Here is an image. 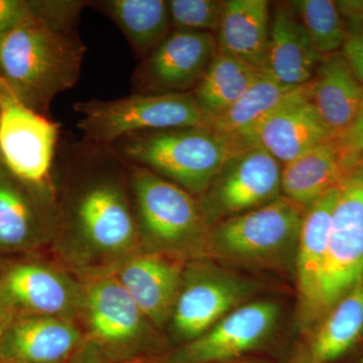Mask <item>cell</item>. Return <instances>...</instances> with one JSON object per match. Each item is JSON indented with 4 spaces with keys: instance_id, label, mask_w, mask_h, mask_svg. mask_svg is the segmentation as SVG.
Segmentation results:
<instances>
[{
    "instance_id": "obj_1",
    "label": "cell",
    "mask_w": 363,
    "mask_h": 363,
    "mask_svg": "<svg viewBox=\"0 0 363 363\" xmlns=\"http://www.w3.org/2000/svg\"><path fill=\"white\" fill-rule=\"evenodd\" d=\"M86 1L33 0V13L0 40V79L47 116L52 99L77 83L85 45L77 21Z\"/></svg>"
},
{
    "instance_id": "obj_2",
    "label": "cell",
    "mask_w": 363,
    "mask_h": 363,
    "mask_svg": "<svg viewBox=\"0 0 363 363\" xmlns=\"http://www.w3.org/2000/svg\"><path fill=\"white\" fill-rule=\"evenodd\" d=\"M304 210L284 196L210 229L206 257L238 271L295 279Z\"/></svg>"
},
{
    "instance_id": "obj_3",
    "label": "cell",
    "mask_w": 363,
    "mask_h": 363,
    "mask_svg": "<svg viewBox=\"0 0 363 363\" xmlns=\"http://www.w3.org/2000/svg\"><path fill=\"white\" fill-rule=\"evenodd\" d=\"M126 166L143 250L184 262L206 257L211 225L198 198L150 169Z\"/></svg>"
},
{
    "instance_id": "obj_4",
    "label": "cell",
    "mask_w": 363,
    "mask_h": 363,
    "mask_svg": "<svg viewBox=\"0 0 363 363\" xmlns=\"http://www.w3.org/2000/svg\"><path fill=\"white\" fill-rule=\"evenodd\" d=\"M81 286L85 337L99 346L109 363H157L173 350L169 339L104 267L88 272Z\"/></svg>"
},
{
    "instance_id": "obj_5",
    "label": "cell",
    "mask_w": 363,
    "mask_h": 363,
    "mask_svg": "<svg viewBox=\"0 0 363 363\" xmlns=\"http://www.w3.org/2000/svg\"><path fill=\"white\" fill-rule=\"evenodd\" d=\"M107 147L128 164L150 169L197 198L238 149L210 126L143 131Z\"/></svg>"
},
{
    "instance_id": "obj_6",
    "label": "cell",
    "mask_w": 363,
    "mask_h": 363,
    "mask_svg": "<svg viewBox=\"0 0 363 363\" xmlns=\"http://www.w3.org/2000/svg\"><path fill=\"white\" fill-rule=\"evenodd\" d=\"M266 281L209 257L189 260L167 328L174 347L194 340L222 318L267 292Z\"/></svg>"
},
{
    "instance_id": "obj_7",
    "label": "cell",
    "mask_w": 363,
    "mask_h": 363,
    "mask_svg": "<svg viewBox=\"0 0 363 363\" xmlns=\"http://www.w3.org/2000/svg\"><path fill=\"white\" fill-rule=\"evenodd\" d=\"M81 114L83 142L111 145L123 136L143 131L210 126L192 93L140 94L113 100H91L74 105Z\"/></svg>"
},
{
    "instance_id": "obj_8",
    "label": "cell",
    "mask_w": 363,
    "mask_h": 363,
    "mask_svg": "<svg viewBox=\"0 0 363 363\" xmlns=\"http://www.w3.org/2000/svg\"><path fill=\"white\" fill-rule=\"evenodd\" d=\"M284 314L278 298H255L229 313L199 337L176 346L157 363H223L253 355L277 358L272 350Z\"/></svg>"
},
{
    "instance_id": "obj_9",
    "label": "cell",
    "mask_w": 363,
    "mask_h": 363,
    "mask_svg": "<svg viewBox=\"0 0 363 363\" xmlns=\"http://www.w3.org/2000/svg\"><path fill=\"white\" fill-rule=\"evenodd\" d=\"M337 189L320 290L318 324L363 279V169H351Z\"/></svg>"
},
{
    "instance_id": "obj_10",
    "label": "cell",
    "mask_w": 363,
    "mask_h": 363,
    "mask_svg": "<svg viewBox=\"0 0 363 363\" xmlns=\"http://www.w3.org/2000/svg\"><path fill=\"white\" fill-rule=\"evenodd\" d=\"M71 221L88 247L112 260L145 250L133 205L116 176L94 177L79 191L71 205Z\"/></svg>"
},
{
    "instance_id": "obj_11",
    "label": "cell",
    "mask_w": 363,
    "mask_h": 363,
    "mask_svg": "<svg viewBox=\"0 0 363 363\" xmlns=\"http://www.w3.org/2000/svg\"><path fill=\"white\" fill-rule=\"evenodd\" d=\"M283 164L262 147H238L200 197L210 225L247 213L281 196Z\"/></svg>"
},
{
    "instance_id": "obj_12",
    "label": "cell",
    "mask_w": 363,
    "mask_h": 363,
    "mask_svg": "<svg viewBox=\"0 0 363 363\" xmlns=\"http://www.w3.org/2000/svg\"><path fill=\"white\" fill-rule=\"evenodd\" d=\"M59 124L26 107L0 79V150L2 162L18 179L52 185Z\"/></svg>"
},
{
    "instance_id": "obj_13",
    "label": "cell",
    "mask_w": 363,
    "mask_h": 363,
    "mask_svg": "<svg viewBox=\"0 0 363 363\" xmlns=\"http://www.w3.org/2000/svg\"><path fill=\"white\" fill-rule=\"evenodd\" d=\"M217 52L214 33L172 30L142 59L131 78L135 93H189L199 84Z\"/></svg>"
},
{
    "instance_id": "obj_14",
    "label": "cell",
    "mask_w": 363,
    "mask_h": 363,
    "mask_svg": "<svg viewBox=\"0 0 363 363\" xmlns=\"http://www.w3.org/2000/svg\"><path fill=\"white\" fill-rule=\"evenodd\" d=\"M0 296L16 315H40L75 322L82 311L81 281L38 262H23L0 274Z\"/></svg>"
},
{
    "instance_id": "obj_15",
    "label": "cell",
    "mask_w": 363,
    "mask_h": 363,
    "mask_svg": "<svg viewBox=\"0 0 363 363\" xmlns=\"http://www.w3.org/2000/svg\"><path fill=\"white\" fill-rule=\"evenodd\" d=\"M186 262L159 253H133L104 267L128 291L157 330L168 327L180 294Z\"/></svg>"
},
{
    "instance_id": "obj_16",
    "label": "cell",
    "mask_w": 363,
    "mask_h": 363,
    "mask_svg": "<svg viewBox=\"0 0 363 363\" xmlns=\"http://www.w3.org/2000/svg\"><path fill=\"white\" fill-rule=\"evenodd\" d=\"M52 185L26 183L0 164V252H23L39 245L52 224Z\"/></svg>"
},
{
    "instance_id": "obj_17",
    "label": "cell",
    "mask_w": 363,
    "mask_h": 363,
    "mask_svg": "<svg viewBox=\"0 0 363 363\" xmlns=\"http://www.w3.org/2000/svg\"><path fill=\"white\" fill-rule=\"evenodd\" d=\"M334 138L310 101V83L279 106L245 138L241 147H262L281 164Z\"/></svg>"
},
{
    "instance_id": "obj_18",
    "label": "cell",
    "mask_w": 363,
    "mask_h": 363,
    "mask_svg": "<svg viewBox=\"0 0 363 363\" xmlns=\"http://www.w3.org/2000/svg\"><path fill=\"white\" fill-rule=\"evenodd\" d=\"M337 187L313 204L303 218L294 279L297 291L298 321L305 337L318 324L320 290Z\"/></svg>"
},
{
    "instance_id": "obj_19",
    "label": "cell",
    "mask_w": 363,
    "mask_h": 363,
    "mask_svg": "<svg viewBox=\"0 0 363 363\" xmlns=\"http://www.w3.org/2000/svg\"><path fill=\"white\" fill-rule=\"evenodd\" d=\"M85 339L70 320L18 314L0 339V363H67Z\"/></svg>"
},
{
    "instance_id": "obj_20",
    "label": "cell",
    "mask_w": 363,
    "mask_h": 363,
    "mask_svg": "<svg viewBox=\"0 0 363 363\" xmlns=\"http://www.w3.org/2000/svg\"><path fill=\"white\" fill-rule=\"evenodd\" d=\"M323 57L290 4H277L262 71L285 87H302L311 82Z\"/></svg>"
},
{
    "instance_id": "obj_21",
    "label": "cell",
    "mask_w": 363,
    "mask_h": 363,
    "mask_svg": "<svg viewBox=\"0 0 363 363\" xmlns=\"http://www.w3.org/2000/svg\"><path fill=\"white\" fill-rule=\"evenodd\" d=\"M363 333V279L325 315L286 363H337Z\"/></svg>"
},
{
    "instance_id": "obj_22",
    "label": "cell",
    "mask_w": 363,
    "mask_h": 363,
    "mask_svg": "<svg viewBox=\"0 0 363 363\" xmlns=\"http://www.w3.org/2000/svg\"><path fill=\"white\" fill-rule=\"evenodd\" d=\"M310 101L334 138L357 118L363 106V86L343 55L323 57L310 82Z\"/></svg>"
},
{
    "instance_id": "obj_23",
    "label": "cell",
    "mask_w": 363,
    "mask_h": 363,
    "mask_svg": "<svg viewBox=\"0 0 363 363\" xmlns=\"http://www.w3.org/2000/svg\"><path fill=\"white\" fill-rule=\"evenodd\" d=\"M336 138H331L284 164L281 196L307 211L348 173Z\"/></svg>"
},
{
    "instance_id": "obj_24",
    "label": "cell",
    "mask_w": 363,
    "mask_h": 363,
    "mask_svg": "<svg viewBox=\"0 0 363 363\" xmlns=\"http://www.w3.org/2000/svg\"><path fill=\"white\" fill-rule=\"evenodd\" d=\"M271 13L267 0H227L216 33L217 51L262 71Z\"/></svg>"
},
{
    "instance_id": "obj_25",
    "label": "cell",
    "mask_w": 363,
    "mask_h": 363,
    "mask_svg": "<svg viewBox=\"0 0 363 363\" xmlns=\"http://www.w3.org/2000/svg\"><path fill=\"white\" fill-rule=\"evenodd\" d=\"M303 87H285L260 71L242 96L214 118L210 128L234 147H242L241 145L250 131L272 112L296 96Z\"/></svg>"
},
{
    "instance_id": "obj_26",
    "label": "cell",
    "mask_w": 363,
    "mask_h": 363,
    "mask_svg": "<svg viewBox=\"0 0 363 363\" xmlns=\"http://www.w3.org/2000/svg\"><path fill=\"white\" fill-rule=\"evenodd\" d=\"M88 4L118 26L140 60L172 30L168 1L164 0H100Z\"/></svg>"
},
{
    "instance_id": "obj_27",
    "label": "cell",
    "mask_w": 363,
    "mask_h": 363,
    "mask_svg": "<svg viewBox=\"0 0 363 363\" xmlns=\"http://www.w3.org/2000/svg\"><path fill=\"white\" fill-rule=\"evenodd\" d=\"M259 72L255 67L217 51L199 84L191 93L212 123L242 96Z\"/></svg>"
},
{
    "instance_id": "obj_28",
    "label": "cell",
    "mask_w": 363,
    "mask_h": 363,
    "mask_svg": "<svg viewBox=\"0 0 363 363\" xmlns=\"http://www.w3.org/2000/svg\"><path fill=\"white\" fill-rule=\"evenodd\" d=\"M289 4L320 54H333L345 44L348 30L335 1L295 0Z\"/></svg>"
},
{
    "instance_id": "obj_29",
    "label": "cell",
    "mask_w": 363,
    "mask_h": 363,
    "mask_svg": "<svg viewBox=\"0 0 363 363\" xmlns=\"http://www.w3.org/2000/svg\"><path fill=\"white\" fill-rule=\"evenodd\" d=\"M225 1L220 0H169V21L173 30L216 33Z\"/></svg>"
},
{
    "instance_id": "obj_30",
    "label": "cell",
    "mask_w": 363,
    "mask_h": 363,
    "mask_svg": "<svg viewBox=\"0 0 363 363\" xmlns=\"http://www.w3.org/2000/svg\"><path fill=\"white\" fill-rule=\"evenodd\" d=\"M348 171L363 157V106L350 128L336 138Z\"/></svg>"
},
{
    "instance_id": "obj_31",
    "label": "cell",
    "mask_w": 363,
    "mask_h": 363,
    "mask_svg": "<svg viewBox=\"0 0 363 363\" xmlns=\"http://www.w3.org/2000/svg\"><path fill=\"white\" fill-rule=\"evenodd\" d=\"M33 13V1L0 0V40Z\"/></svg>"
},
{
    "instance_id": "obj_32",
    "label": "cell",
    "mask_w": 363,
    "mask_h": 363,
    "mask_svg": "<svg viewBox=\"0 0 363 363\" xmlns=\"http://www.w3.org/2000/svg\"><path fill=\"white\" fill-rule=\"evenodd\" d=\"M343 57L363 84V26L348 35L343 45Z\"/></svg>"
},
{
    "instance_id": "obj_33",
    "label": "cell",
    "mask_w": 363,
    "mask_h": 363,
    "mask_svg": "<svg viewBox=\"0 0 363 363\" xmlns=\"http://www.w3.org/2000/svg\"><path fill=\"white\" fill-rule=\"evenodd\" d=\"M67 363H109L105 357L99 346L89 339L86 338L84 342L74 352Z\"/></svg>"
},
{
    "instance_id": "obj_34",
    "label": "cell",
    "mask_w": 363,
    "mask_h": 363,
    "mask_svg": "<svg viewBox=\"0 0 363 363\" xmlns=\"http://www.w3.org/2000/svg\"><path fill=\"white\" fill-rule=\"evenodd\" d=\"M341 14L347 16L355 25L363 26V1L336 2ZM357 28V30H358Z\"/></svg>"
},
{
    "instance_id": "obj_35",
    "label": "cell",
    "mask_w": 363,
    "mask_h": 363,
    "mask_svg": "<svg viewBox=\"0 0 363 363\" xmlns=\"http://www.w3.org/2000/svg\"><path fill=\"white\" fill-rule=\"evenodd\" d=\"M16 315L13 310L6 304V301L0 296V339L6 333Z\"/></svg>"
},
{
    "instance_id": "obj_36",
    "label": "cell",
    "mask_w": 363,
    "mask_h": 363,
    "mask_svg": "<svg viewBox=\"0 0 363 363\" xmlns=\"http://www.w3.org/2000/svg\"><path fill=\"white\" fill-rule=\"evenodd\" d=\"M223 363H284L281 360L267 355H253V357H247L240 358V359L231 360Z\"/></svg>"
},
{
    "instance_id": "obj_37",
    "label": "cell",
    "mask_w": 363,
    "mask_h": 363,
    "mask_svg": "<svg viewBox=\"0 0 363 363\" xmlns=\"http://www.w3.org/2000/svg\"><path fill=\"white\" fill-rule=\"evenodd\" d=\"M355 167H359V168H362L363 169V157L362 160H360L359 162H357V164Z\"/></svg>"
},
{
    "instance_id": "obj_38",
    "label": "cell",
    "mask_w": 363,
    "mask_h": 363,
    "mask_svg": "<svg viewBox=\"0 0 363 363\" xmlns=\"http://www.w3.org/2000/svg\"><path fill=\"white\" fill-rule=\"evenodd\" d=\"M0 164H2L1 150H0Z\"/></svg>"
}]
</instances>
